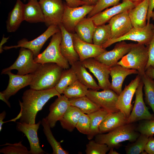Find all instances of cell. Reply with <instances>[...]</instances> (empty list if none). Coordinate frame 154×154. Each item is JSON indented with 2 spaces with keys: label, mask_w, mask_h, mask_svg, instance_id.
<instances>
[{
  "label": "cell",
  "mask_w": 154,
  "mask_h": 154,
  "mask_svg": "<svg viewBox=\"0 0 154 154\" xmlns=\"http://www.w3.org/2000/svg\"><path fill=\"white\" fill-rule=\"evenodd\" d=\"M145 150L148 154H154V138L153 136L149 137Z\"/></svg>",
  "instance_id": "obj_45"
},
{
  "label": "cell",
  "mask_w": 154,
  "mask_h": 154,
  "mask_svg": "<svg viewBox=\"0 0 154 154\" xmlns=\"http://www.w3.org/2000/svg\"><path fill=\"white\" fill-rule=\"evenodd\" d=\"M6 74L9 77V83L6 89L2 92L7 100L20 89L30 85L33 77L32 74L20 75L14 74L11 71L7 72Z\"/></svg>",
  "instance_id": "obj_22"
},
{
  "label": "cell",
  "mask_w": 154,
  "mask_h": 154,
  "mask_svg": "<svg viewBox=\"0 0 154 154\" xmlns=\"http://www.w3.org/2000/svg\"><path fill=\"white\" fill-rule=\"evenodd\" d=\"M96 27L90 18L84 17L76 25L75 31L82 40L93 43L92 37Z\"/></svg>",
  "instance_id": "obj_29"
},
{
  "label": "cell",
  "mask_w": 154,
  "mask_h": 154,
  "mask_svg": "<svg viewBox=\"0 0 154 154\" xmlns=\"http://www.w3.org/2000/svg\"><path fill=\"white\" fill-rule=\"evenodd\" d=\"M121 0H98L92 10L88 15L91 18L108 7L117 5Z\"/></svg>",
  "instance_id": "obj_41"
},
{
  "label": "cell",
  "mask_w": 154,
  "mask_h": 154,
  "mask_svg": "<svg viewBox=\"0 0 154 154\" xmlns=\"http://www.w3.org/2000/svg\"><path fill=\"white\" fill-rule=\"evenodd\" d=\"M69 99L71 106L78 108L86 114H89L101 109L86 96Z\"/></svg>",
  "instance_id": "obj_31"
},
{
  "label": "cell",
  "mask_w": 154,
  "mask_h": 154,
  "mask_svg": "<svg viewBox=\"0 0 154 154\" xmlns=\"http://www.w3.org/2000/svg\"><path fill=\"white\" fill-rule=\"evenodd\" d=\"M82 112L78 108L70 105L59 121L64 129L72 132L76 128Z\"/></svg>",
  "instance_id": "obj_30"
},
{
  "label": "cell",
  "mask_w": 154,
  "mask_h": 154,
  "mask_svg": "<svg viewBox=\"0 0 154 154\" xmlns=\"http://www.w3.org/2000/svg\"><path fill=\"white\" fill-rule=\"evenodd\" d=\"M141 80V77L138 74L128 85L125 86L123 90L118 95L116 107L127 118L132 109L131 102L133 97Z\"/></svg>",
  "instance_id": "obj_14"
},
{
  "label": "cell",
  "mask_w": 154,
  "mask_h": 154,
  "mask_svg": "<svg viewBox=\"0 0 154 154\" xmlns=\"http://www.w3.org/2000/svg\"><path fill=\"white\" fill-rule=\"evenodd\" d=\"M111 31L110 24L96 26L92 37L94 44L102 46L111 39Z\"/></svg>",
  "instance_id": "obj_34"
},
{
  "label": "cell",
  "mask_w": 154,
  "mask_h": 154,
  "mask_svg": "<svg viewBox=\"0 0 154 154\" xmlns=\"http://www.w3.org/2000/svg\"><path fill=\"white\" fill-rule=\"evenodd\" d=\"M41 124L43 127V131L47 140L52 149L53 154H68L67 151L61 147L60 143L56 141L51 130V127L45 118H43Z\"/></svg>",
  "instance_id": "obj_33"
},
{
  "label": "cell",
  "mask_w": 154,
  "mask_h": 154,
  "mask_svg": "<svg viewBox=\"0 0 154 154\" xmlns=\"http://www.w3.org/2000/svg\"><path fill=\"white\" fill-rule=\"evenodd\" d=\"M148 46L149 59L145 71L150 66L154 68V33L153 38Z\"/></svg>",
  "instance_id": "obj_44"
},
{
  "label": "cell",
  "mask_w": 154,
  "mask_h": 154,
  "mask_svg": "<svg viewBox=\"0 0 154 154\" xmlns=\"http://www.w3.org/2000/svg\"><path fill=\"white\" fill-rule=\"evenodd\" d=\"M90 122L88 114L82 113L79 119L76 128L80 133L87 135L90 132Z\"/></svg>",
  "instance_id": "obj_43"
},
{
  "label": "cell",
  "mask_w": 154,
  "mask_h": 154,
  "mask_svg": "<svg viewBox=\"0 0 154 154\" xmlns=\"http://www.w3.org/2000/svg\"><path fill=\"white\" fill-rule=\"evenodd\" d=\"M128 11L119 13L109 21L111 31L110 39H117L123 36L133 27L128 16Z\"/></svg>",
  "instance_id": "obj_19"
},
{
  "label": "cell",
  "mask_w": 154,
  "mask_h": 154,
  "mask_svg": "<svg viewBox=\"0 0 154 154\" xmlns=\"http://www.w3.org/2000/svg\"><path fill=\"white\" fill-rule=\"evenodd\" d=\"M70 105L69 99L64 95L58 97L50 105L49 113L45 119L51 128L54 127L57 122L62 118Z\"/></svg>",
  "instance_id": "obj_20"
},
{
  "label": "cell",
  "mask_w": 154,
  "mask_h": 154,
  "mask_svg": "<svg viewBox=\"0 0 154 154\" xmlns=\"http://www.w3.org/2000/svg\"><path fill=\"white\" fill-rule=\"evenodd\" d=\"M149 2L147 24H149L150 23L151 14L154 9V0H149Z\"/></svg>",
  "instance_id": "obj_47"
},
{
  "label": "cell",
  "mask_w": 154,
  "mask_h": 154,
  "mask_svg": "<svg viewBox=\"0 0 154 154\" xmlns=\"http://www.w3.org/2000/svg\"><path fill=\"white\" fill-rule=\"evenodd\" d=\"M73 39L74 48L81 62L90 58H95L107 51L102 46L82 40L76 33L73 34Z\"/></svg>",
  "instance_id": "obj_17"
},
{
  "label": "cell",
  "mask_w": 154,
  "mask_h": 154,
  "mask_svg": "<svg viewBox=\"0 0 154 154\" xmlns=\"http://www.w3.org/2000/svg\"><path fill=\"white\" fill-rule=\"evenodd\" d=\"M6 114V112L5 111H3L0 114V131H1L2 129V126L4 123L3 121L4 119L5 118Z\"/></svg>",
  "instance_id": "obj_49"
},
{
  "label": "cell",
  "mask_w": 154,
  "mask_h": 154,
  "mask_svg": "<svg viewBox=\"0 0 154 154\" xmlns=\"http://www.w3.org/2000/svg\"><path fill=\"white\" fill-rule=\"evenodd\" d=\"M40 64L35 61L33 53L31 50L21 47L19 56L15 61L9 67L3 69L1 74H5L7 72L14 69L17 70V74L19 75L32 74Z\"/></svg>",
  "instance_id": "obj_6"
},
{
  "label": "cell",
  "mask_w": 154,
  "mask_h": 154,
  "mask_svg": "<svg viewBox=\"0 0 154 154\" xmlns=\"http://www.w3.org/2000/svg\"><path fill=\"white\" fill-rule=\"evenodd\" d=\"M88 88L78 80L68 86L63 94L68 99L78 98L86 96Z\"/></svg>",
  "instance_id": "obj_36"
},
{
  "label": "cell",
  "mask_w": 154,
  "mask_h": 154,
  "mask_svg": "<svg viewBox=\"0 0 154 154\" xmlns=\"http://www.w3.org/2000/svg\"><path fill=\"white\" fill-rule=\"evenodd\" d=\"M62 34L60 30L52 36L50 42L46 49L34 58L37 63L43 64L54 63L63 69L70 68V64L62 54L60 49Z\"/></svg>",
  "instance_id": "obj_5"
},
{
  "label": "cell",
  "mask_w": 154,
  "mask_h": 154,
  "mask_svg": "<svg viewBox=\"0 0 154 154\" xmlns=\"http://www.w3.org/2000/svg\"><path fill=\"white\" fill-rule=\"evenodd\" d=\"M136 130L140 133L145 135L149 137L153 136L154 134V119L140 121L137 126Z\"/></svg>",
  "instance_id": "obj_42"
},
{
  "label": "cell",
  "mask_w": 154,
  "mask_h": 154,
  "mask_svg": "<svg viewBox=\"0 0 154 154\" xmlns=\"http://www.w3.org/2000/svg\"><path fill=\"white\" fill-rule=\"evenodd\" d=\"M98 0H84V1L87 2L88 4L94 5Z\"/></svg>",
  "instance_id": "obj_52"
},
{
  "label": "cell",
  "mask_w": 154,
  "mask_h": 154,
  "mask_svg": "<svg viewBox=\"0 0 154 154\" xmlns=\"http://www.w3.org/2000/svg\"><path fill=\"white\" fill-rule=\"evenodd\" d=\"M135 5L130 0H123L121 3L110 8H108L90 18L96 26L105 24L115 16L123 12L129 11Z\"/></svg>",
  "instance_id": "obj_18"
},
{
  "label": "cell",
  "mask_w": 154,
  "mask_h": 154,
  "mask_svg": "<svg viewBox=\"0 0 154 154\" xmlns=\"http://www.w3.org/2000/svg\"><path fill=\"white\" fill-rule=\"evenodd\" d=\"M134 123H127L106 133H99L95 136V141L107 145L110 148H118L121 143L126 141H134L140 134L136 130Z\"/></svg>",
  "instance_id": "obj_3"
},
{
  "label": "cell",
  "mask_w": 154,
  "mask_h": 154,
  "mask_svg": "<svg viewBox=\"0 0 154 154\" xmlns=\"http://www.w3.org/2000/svg\"><path fill=\"white\" fill-rule=\"evenodd\" d=\"M131 1L134 3L136 5L139 3L144 0H130Z\"/></svg>",
  "instance_id": "obj_54"
},
{
  "label": "cell",
  "mask_w": 154,
  "mask_h": 154,
  "mask_svg": "<svg viewBox=\"0 0 154 154\" xmlns=\"http://www.w3.org/2000/svg\"><path fill=\"white\" fill-rule=\"evenodd\" d=\"M141 77L143 84L145 102L151 107L154 115V79L145 74Z\"/></svg>",
  "instance_id": "obj_37"
},
{
  "label": "cell",
  "mask_w": 154,
  "mask_h": 154,
  "mask_svg": "<svg viewBox=\"0 0 154 154\" xmlns=\"http://www.w3.org/2000/svg\"><path fill=\"white\" fill-rule=\"evenodd\" d=\"M151 18L153 20H154V11H153L151 13Z\"/></svg>",
  "instance_id": "obj_55"
},
{
  "label": "cell",
  "mask_w": 154,
  "mask_h": 154,
  "mask_svg": "<svg viewBox=\"0 0 154 154\" xmlns=\"http://www.w3.org/2000/svg\"><path fill=\"white\" fill-rule=\"evenodd\" d=\"M71 68L74 71L78 80L88 88L95 90L101 89L81 61L79 60L75 62L71 65Z\"/></svg>",
  "instance_id": "obj_28"
},
{
  "label": "cell",
  "mask_w": 154,
  "mask_h": 154,
  "mask_svg": "<svg viewBox=\"0 0 154 154\" xmlns=\"http://www.w3.org/2000/svg\"><path fill=\"white\" fill-rule=\"evenodd\" d=\"M108 113L101 108L99 110L88 114L90 119V130L87 135L88 139L91 140L99 133V127L102 120Z\"/></svg>",
  "instance_id": "obj_32"
},
{
  "label": "cell",
  "mask_w": 154,
  "mask_h": 154,
  "mask_svg": "<svg viewBox=\"0 0 154 154\" xmlns=\"http://www.w3.org/2000/svg\"><path fill=\"white\" fill-rule=\"evenodd\" d=\"M148 46L134 44L130 51L117 64L128 68L137 70L141 76L145 74L148 59Z\"/></svg>",
  "instance_id": "obj_4"
},
{
  "label": "cell",
  "mask_w": 154,
  "mask_h": 154,
  "mask_svg": "<svg viewBox=\"0 0 154 154\" xmlns=\"http://www.w3.org/2000/svg\"><path fill=\"white\" fill-rule=\"evenodd\" d=\"M127 118L121 111L108 113L100 125L99 133H108L127 124Z\"/></svg>",
  "instance_id": "obj_25"
},
{
  "label": "cell",
  "mask_w": 154,
  "mask_h": 154,
  "mask_svg": "<svg viewBox=\"0 0 154 154\" xmlns=\"http://www.w3.org/2000/svg\"><path fill=\"white\" fill-rule=\"evenodd\" d=\"M65 1L66 2V5L71 7H75L85 4H88L86 2L81 0H65Z\"/></svg>",
  "instance_id": "obj_46"
},
{
  "label": "cell",
  "mask_w": 154,
  "mask_h": 154,
  "mask_svg": "<svg viewBox=\"0 0 154 154\" xmlns=\"http://www.w3.org/2000/svg\"><path fill=\"white\" fill-rule=\"evenodd\" d=\"M110 148L106 144L90 140L86 145L85 150L86 154H106Z\"/></svg>",
  "instance_id": "obj_40"
},
{
  "label": "cell",
  "mask_w": 154,
  "mask_h": 154,
  "mask_svg": "<svg viewBox=\"0 0 154 154\" xmlns=\"http://www.w3.org/2000/svg\"><path fill=\"white\" fill-rule=\"evenodd\" d=\"M39 2L47 27L59 26L64 12L65 5L62 0H40Z\"/></svg>",
  "instance_id": "obj_7"
},
{
  "label": "cell",
  "mask_w": 154,
  "mask_h": 154,
  "mask_svg": "<svg viewBox=\"0 0 154 154\" xmlns=\"http://www.w3.org/2000/svg\"><path fill=\"white\" fill-rule=\"evenodd\" d=\"M60 30L59 26L51 25L42 34L35 39L28 41L24 38L19 40L17 45L10 46H5L3 49L8 50L12 48L23 47L31 50L33 53L34 58L40 54L41 49L48 39L53 35Z\"/></svg>",
  "instance_id": "obj_10"
},
{
  "label": "cell",
  "mask_w": 154,
  "mask_h": 154,
  "mask_svg": "<svg viewBox=\"0 0 154 154\" xmlns=\"http://www.w3.org/2000/svg\"><path fill=\"white\" fill-rule=\"evenodd\" d=\"M143 87V83L141 80L135 93V98L134 105L127 118V123H135L143 120L154 119V115L150 112L144 102Z\"/></svg>",
  "instance_id": "obj_13"
},
{
  "label": "cell",
  "mask_w": 154,
  "mask_h": 154,
  "mask_svg": "<svg viewBox=\"0 0 154 154\" xmlns=\"http://www.w3.org/2000/svg\"><path fill=\"white\" fill-rule=\"evenodd\" d=\"M64 69L54 63L41 64L32 74L33 77L29 85L30 88L38 90L55 88L59 80Z\"/></svg>",
  "instance_id": "obj_2"
},
{
  "label": "cell",
  "mask_w": 154,
  "mask_h": 154,
  "mask_svg": "<svg viewBox=\"0 0 154 154\" xmlns=\"http://www.w3.org/2000/svg\"></svg>",
  "instance_id": "obj_58"
},
{
  "label": "cell",
  "mask_w": 154,
  "mask_h": 154,
  "mask_svg": "<svg viewBox=\"0 0 154 154\" xmlns=\"http://www.w3.org/2000/svg\"><path fill=\"white\" fill-rule=\"evenodd\" d=\"M24 5L21 0H17L13 8L9 13L6 25L8 32L16 31L22 22L25 21Z\"/></svg>",
  "instance_id": "obj_26"
},
{
  "label": "cell",
  "mask_w": 154,
  "mask_h": 154,
  "mask_svg": "<svg viewBox=\"0 0 154 154\" xmlns=\"http://www.w3.org/2000/svg\"><path fill=\"white\" fill-rule=\"evenodd\" d=\"M22 143V141L13 144L7 143L1 145L5 146L0 149V153L4 154H31L30 150Z\"/></svg>",
  "instance_id": "obj_39"
},
{
  "label": "cell",
  "mask_w": 154,
  "mask_h": 154,
  "mask_svg": "<svg viewBox=\"0 0 154 154\" xmlns=\"http://www.w3.org/2000/svg\"><path fill=\"white\" fill-rule=\"evenodd\" d=\"M41 121L35 124H29L18 122L17 130L21 132L27 137L29 143L31 154H43L45 152L41 147L38 136L37 131Z\"/></svg>",
  "instance_id": "obj_16"
},
{
  "label": "cell",
  "mask_w": 154,
  "mask_h": 154,
  "mask_svg": "<svg viewBox=\"0 0 154 154\" xmlns=\"http://www.w3.org/2000/svg\"><path fill=\"white\" fill-rule=\"evenodd\" d=\"M154 25L152 23L147 24L142 28H132L125 35L119 38L110 39L104 44V48L110 46L113 44L125 40H131L148 46L152 40L154 35Z\"/></svg>",
  "instance_id": "obj_8"
},
{
  "label": "cell",
  "mask_w": 154,
  "mask_h": 154,
  "mask_svg": "<svg viewBox=\"0 0 154 154\" xmlns=\"http://www.w3.org/2000/svg\"><path fill=\"white\" fill-rule=\"evenodd\" d=\"M0 99L5 102L8 106L10 108L11 106L10 103L6 98L4 94L2 92H0Z\"/></svg>",
  "instance_id": "obj_51"
},
{
  "label": "cell",
  "mask_w": 154,
  "mask_h": 154,
  "mask_svg": "<svg viewBox=\"0 0 154 154\" xmlns=\"http://www.w3.org/2000/svg\"><path fill=\"white\" fill-rule=\"evenodd\" d=\"M110 75L112 79L111 89L119 95L122 91L123 81L128 75L138 74L136 70L127 68L116 64L110 67Z\"/></svg>",
  "instance_id": "obj_23"
},
{
  "label": "cell",
  "mask_w": 154,
  "mask_h": 154,
  "mask_svg": "<svg viewBox=\"0 0 154 154\" xmlns=\"http://www.w3.org/2000/svg\"><path fill=\"white\" fill-rule=\"evenodd\" d=\"M25 21L31 23H44V15L38 0H29L24 4Z\"/></svg>",
  "instance_id": "obj_27"
},
{
  "label": "cell",
  "mask_w": 154,
  "mask_h": 154,
  "mask_svg": "<svg viewBox=\"0 0 154 154\" xmlns=\"http://www.w3.org/2000/svg\"><path fill=\"white\" fill-rule=\"evenodd\" d=\"M86 96L108 113L119 111L116 107L118 95L111 89L104 90L101 91L89 89Z\"/></svg>",
  "instance_id": "obj_11"
},
{
  "label": "cell",
  "mask_w": 154,
  "mask_h": 154,
  "mask_svg": "<svg viewBox=\"0 0 154 154\" xmlns=\"http://www.w3.org/2000/svg\"><path fill=\"white\" fill-rule=\"evenodd\" d=\"M82 0V1H84V0Z\"/></svg>",
  "instance_id": "obj_57"
},
{
  "label": "cell",
  "mask_w": 154,
  "mask_h": 154,
  "mask_svg": "<svg viewBox=\"0 0 154 154\" xmlns=\"http://www.w3.org/2000/svg\"><path fill=\"white\" fill-rule=\"evenodd\" d=\"M81 62L82 65L88 68L97 78L101 89H111V83L109 80L110 67L94 58H87Z\"/></svg>",
  "instance_id": "obj_12"
},
{
  "label": "cell",
  "mask_w": 154,
  "mask_h": 154,
  "mask_svg": "<svg viewBox=\"0 0 154 154\" xmlns=\"http://www.w3.org/2000/svg\"><path fill=\"white\" fill-rule=\"evenodd\" d=\"M78 80L75 73L71 68L64 69L62 73L59 80L55 87L57 91L61 94L69 86Z\"/></svg>",
  "instance_id": "obj_35"
},
{
  "label": "cell",
  "mask_w": 154,
  "mask_h": 154,
  "mask_svg": "<svg viewBox=\"0 0 154 154\" xmlns=\"http://www.w3.org/2000/svg\"><path fill=\"white\" fill-rule=\"evenodd\" d=\"M149 4V0H144L128 11L133 27L142 28L146 25Z\"/></svg>",
  "instance_id": "obj_24"
},
{
  "label": "cell",
  "mask_w": 154,
  "mask_h": 154,
  "mask_svg": "<svg viewBox=\"0 0 154 154\" xmlns=\"http://www.w3.org/2000/svg\"><path fill=\"white\" fill-rule=\"evenodd\" d=\"M145 74L149 77L154 79V68L150 66L145 70Z\"/></svg>",
  "instance_id": "obj_48"
},
{
  "label": "cell",
  "mask_w": 154,
  "mask_h": 154,
  "mask_svg": "<svg viewBox=\"0 0 154 154\" xmlns=\"http://www.w3.org/2000/svg\"><path fill=\"white\" fill-rule=\"evenodd\" d=\"M9 38V37H5L3 35L1 40L0 43V53H1L3 51V45L7 41Z\"/></svg>",
  "instance_id": "obj_50"
},
{
  "label": "cell",
  "mask_w": 154,
  "mask_h": 154,
  "mask_svg": "<svg viewBox=\"0 0 154 154\" xmlns=\"http://www.w3.org/2000/svg\"><path fill=\"white\" fill-rule=\"evenodd\" d=\"M59 27L62 34V39L60 44V51L71 66L75 62L79 60V56L74 47L73 33L67 31L62 24Z\"/></svg>",
  "instance_id": "obj_21"
},
{
  "label": "cell",
  "mask_w": 154,
  "mask_h": 154,
  "mask_svg": "<svg viewBox=\"0 0 154 154\" xmlns=\"http://www.w3.org/2000/svg\"><path fill=\"white\" fill-rule=\"evenodd\" d=\"M108 154H120L115 150H114V148H111L109 151Z\"/></svg>",
  "instance_id": "obj_53"
},
{
  "label": "cell",
  "mask_w": 154,
  "mask_h": 154,
  "mask_svg": "<svg viewBox=\"0 0 154 154\" xmlns=\"http://www.w3.org/2000/svg\"><path fill=\"white\" fill-rule=\"evenodd\" d=\"M26 0H23V1H24L25 2V1H26Z\"/></svg>",
  "instance_id": "obj_56"
},
{
  "label": "cell",
  "mask_w": 154,
  "mask_h": 154,
  "mask_svg": "<svg viewBox=\"0 0 154 154\" xmlns=\"http://www.w3.org/2000/svg\"><path fill=\"white\" fill-rule=\"evenodd\" d=\"M60 94L55 88L38 90L31 88L25 90L22 96V102L19 101L21 110L18 116L19 122L35 123L36 115L49 100Z\"/></svg>",
  "instance_id": "obj_1"
},
{
  "label": "cell",
  "mask_w": 154,
  "mask_h": 154,
  "mask_svg": "<svg viewBox=\"0 0 154 154\" xmlns=\"http://www.w3.org/2000/svg\"><path fill=\"white\" fill-rule=\"evenodd\" d=\"M94 5L85 4L75 7L65 5L61 24L68 32L73 33L76 25L92 10Z\"/></svg>",
  "instance_id": "obj_9"
},
{
  "label": "cell",
  "mask_w": 154,
  "mask_h": 154,
  "mask_svg": "<svg viewBox=\"0 0 154 154\" xmlns=\"http://www.w3.org/2000/svg\"><path fill=\"white\" fill-rule=\"evenodd\" d=\"M117 42L113 49L105 51L95 58L110 67L116 64L118 60L130 51L134 44L127 43L124 41Z\"/></svg>",
  "instance_id": "obj_15"
},
{
  "label": "cell",
  "mask_w": 154,
  "mask_h": 154,
  "mask_svg": "<svg viewBox=\"0 0 154 154\" xmlns=\"http://www.w3.org/2000/svg\"><path fill=\"white\" fill-rule=\"evenodd\" d=\"M148 136L140 133V135L134 142L128 143L125 148L127 154H140L145 150L148 141Z\"/></svg>",
  "instance_id": "obj_38"
}]
</instances>
